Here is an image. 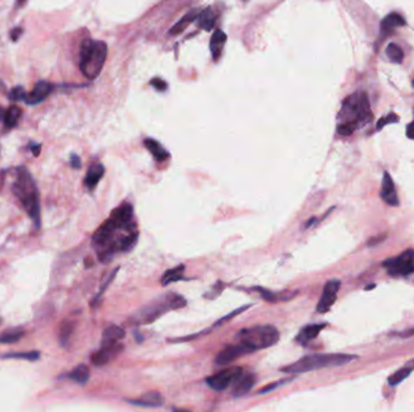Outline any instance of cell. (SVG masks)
Returning <instances> with one entry per match:
<instances>
[{
  "label": "cell",
  "instance_id": "d6986e66",
  "mask_svg": "<svg viewBox=\"0 0 414 412\" xmlns=\"http://www.w3.org/2000/svg\"><path fill=\"white\" fill-rule=\"evenodd\" d=\"M104 175V166L102 163H95L89 168L86 177H85V185L92 190Z\"/></svg>",
  "mask_w": 414,
  "mask_h": 412
},
{
  "label": "cell",
  "instance_id": "d6a6232c",
  "mask_svg": "<svg viewBox=\"0 0 414 412\" xmlns=\"http://www.w3.org/2000/svg\"><path fill=\"white\" fill-rule=\"evenodd\" d=\"M399 121H400V119L396 114H389V115H386V116H383L382 119L378 121V123H377V131L383 130V127H385L386 125L399 122Z\"/></svg>",
  "mask_w": 414,
  "mask_h": 412
},
{
  "label": "cell",
  "instance_id": "1f68e13d",
  "mask_svg": "<svg viewBox=\"0 0 414 412\" xmlns=\"http://www.w3.org/2000/svg\"><path fill=\"white\" fill-rule=\"evenodd\" d=\"M26 96H27V92L22 86L13 87V89L9 92V99L15 100V102H18V100H25Z\"/></svg>",
  "mask_w": 414,
  "mask_h": 412
},
{
  "label": "cell",
  "instance_id": "52a82bcc",
  "mask_svg": "<svg viewBox=\"0 0 414 412\" xmlns=\"http://www.w3.org/2000/svg\"><path fill=\"white\" fill-rule=\"evenodd\" d=\"M383 266L388 270L390 276H409L414 272V249H408L396 258L386 260Z\"/></svg>",
  "mask_w": 414,
  "mask_h": 412
},
{
  "label": "cell",
  "instance_id": "603a6c76",
  "mask_svg": "<svg viewBox=\"0 0 414 412\" xmlns=\"http://www.w3.org/2000/svg\"><path fill=\"white\" fill-rule=\"evenodd\" d=\"M413 370H414V359L408 361V363H406L405 365L401 367V369L395 371V373H393L391 376L388 378L389 384L391 387L399 386V384L401 383L403 380H406V378L409 376L410 373H412Z\"/></svg>",
  "mask_w": 414,
  "mask_h": 412
},
{
  "label": "cell",
  "instance_id": "8d00e7d4",
  "mask_svg": "<svg viewBox=\"0 0 414 412\" xmlns=\"http://www.w3.org/2000/svg\"><path fill=\"white\" fill-rule=\"evenodd\" d=\"M70 166H72L74 170H79L81 167V160L77 154L70 155Z\"/></svg>",
  "mask_w": 414,
  "mask_h": 412
},
{
  "label": "cell",
  "instance_id": "74e56055",
  "mask_svg": "<svg viewBox=\"0 0 414 412\" xmlns=\"http://www.w3.org/2000/svg\"><path fill=\"white\" fill-rule=\"evenodd\" d=\"M23 30L22 28H13L11 30V33H10V38H11L12 42H17V40L20 39V36L22 35Z\"/></svg>",
  "mask_w": 414,
  "mask_h": 412
},
{
  "label": "cell",
  "instance_id": "484cf974",
  "mask_svg": "<svg viewBox=\"0 0 414 412\" xmlns=\"http://www.w3.org/2000/svg\"><path fill=\"white\" fill-rule=\"evenodd\" d=\"M26 332L21 327H13V329H8L0 335V343H15L25 336Z\"/></svg>",
  "mask_w": 414,
  "mask_h": 412
},
{
  "label": "cell",
  "instance_id": "8fae6325",
  "mask_svg": "<svg viewBox=\"0 0 414 412\" xmlns=\"http://www.w3.org/2000/svg\"><path fill=\"white\" fill-rule=\"evenodd\" d=\"M123 344L120 342L111 344H102V348L91 356V361L95 366H103L114 359L123 351Z\"/></svg>",
  "mask_w": 414,
  "mask_h": 412
},
{
  "label": "cell",
  "instance_id": "5bb4252c",
  "mask_svg": "<svg viewBox=\"0 0 414 412\" xmlns=\"http://www.w3.org/2000/svg\"><path fill=\"white\" fill-rule=\"evenodd\" d=\"M381 196L383 201H384L385 203H388L389 205H392V207L399 205V197L395 190V184H393L391 175H390L388 172H385L384 175H383Z\"/></svg>",
  "mask_w": 414,
  "mask_h": 412
},
{
  "label": "cell",
  "instance_id": "e575fe53",
  "mask_svg": "<svg viewBox=\"0 0 414 412\" xmlns=\"http://www.w3.org/2000/svg\"><path fill=\"white\" fill-rule=\"evenodd\" d=\"M250 306H251V305H247V306H242V307H240V308H239V310H235V311H233V312H232V313H229V315H228V316H225V317H224V318H222V319H220V320H219V322H217V323L215 324V325H220V324H223L224 322H228V320H230V319H232V318H233V317H235V315H239V313H241V312H242V311H245V310H247V308H249V307H250Z\"/></svg>",
  "mask_w": 414,
  "mask_h": 412
},
{
  "label": "cell",
  "instance_id": "ab89813d",
  "mask_svg": "<svg viewBox=\"0 0 414 412\" xmlns=\"http://www.w3.org/2000/svg\"><path fill=\"white\" fill-rule=\"evenodd\" d=\"M30 150H32V153L34 156H39L40 155V150H42V145L40 144H30Z\"/></svg>",
  "mask_w": 414,
  "mask_h": 412
},
{
  "label": "cell",
  "instance_id": "5b68a950",
  "mask_svg": "<svg viewBox=\"0 0 414 412\" xmlns=\"http://www.w3.org/2000/svg\"><path fill=\"white\" fill-rule=\"evenodd\" d=\"M186 305V300L183 296L175 293H168L160 298L155 299L154 301L149 302L143 308H141L137 313L131 317V322L142 325L157 320L159 317L165 315L170 311L183 308Z\"/></svg>",
  "mask_w": 414,
  "mask_h": 412
},
{
  "label": "cell",
  "instance_id": "7c38bea8",
  "mask_svg": "<svg viewBox=\"0 0 414 412\" xmlns=\"http://www.w3.org/2000/svg\"><path fill=\"white\" fill-rule=\"evenodd\" d=\"M51 91H52V85H51L50 83H47V81H39V83L35 85V87H34L29 93H27V96L25 98V103L28 104V106H36V104H40L49 97Z\"/></svg>",
  "mask_w": 414,
  "mask_h": 412
},
{
  "label": "cell",
  "instance_id": "8992f818",
  "mask_svg": "<svg viewBox=\"0 0 414 412\" xmlns=\"http://www.w3.org/2000/svg\"><path fill=\"white\" fill-rule=\"evenodd\" d=\"M240 342L246 344L254 352L258 349L269 348L280 339L279 330L273 325H256L242 329L237 334Z\"/></svg>",
  "mask_w": 414,
  "mask_h": 412
},
{
  "label": "cell",
  "instance_id": "d590c367",
  "mask_svg": "<svg viewBox=\"0 0 414 412\" xmlns=\"http://www.w3.org/2000/svg\"><path fill=\"white\" fill-rule=\"evenodd\" d=\"M152 85L155 87V89H157L158 91H165L166 89H167V84L165 83V81H162L161 79H158V77H155L154 80L152 81Z\"/></svg>",
  "mask_w": 414,
  "mask_h": 412
},
{
  "label": "cell",
  "instance_id": "83f0119b",
  "mask_svg": "<svg viewBox=\"0 0 414 412\" xmlns=\"http://www.w3.org/2000/svg\"><path fill=\"white\" fill-rule=\"evenodd\" d=\"M68 376H69L70 380H73L74 382L79 384H85L90 378V369L89 366L81 364V365L77 366L72 373L68 375Z\"/></svg>",
  "mask_w": 414,
  "mask_h": 412
},
{
  "label": "cell",
  "instance_id": "e0dca14e",
  "mask_svg": "<svg viewBox=\"0 0 414 412\" xmlns=\"http://www.w3.org/2000/svg\"><path fill=\"white\" fill-rule=\"evenodd\" d=\"M326 326L325 323L321 324H309V325L304 326L303 329L298 333L297 335V342H299L302 344H305L310 341H313L314 339H316L318 334L321 333V330H324Z\"/></svg>",
  "mask_w": 414,
  "mask_h": 412
},
{
  "label": "cell",
  "instance_id": "f1b7e54d",
  "mask_svg": "<svg viewBox=\"0 0 414 412\" xmlns=\"http://www.w3.org/2000/svg\"><path fill=\"white\" fill-rule=\"evenodd\" d=\"M386 56L388 58L391 60L392 63H402L403 57H405V53H403L402 49L396 44H389L388 47H386Z\"/></svg>",
  "mask_w": 414,
  "mask_h": 412
},
{
  "label": "cell",
  "instance_id": "6da1fadb",
  "mask_svg": "<svg viewBox=\"0 0 414 412\" xmlns=\"http://www.w3.org/2000/svg\"><path fill=\"white\" fill-rule=\"evenodd\" d=\"M372 117L367 93L357 91L343 100L337 115V132L341 136H351L356 130L371 122Z\"/></svg>",
  "mask_w": 414,
  "mask_h": 412
},
{
  "label": "cell",
  "instance_id": "7402d4cb",
  "mask_svg": "<svg viewBox=\"0 0 414 412\" xmlns=\"http://www.w3.org/2000/svg\"><path fill=\"white\" fill-rule=\"evenodd\" d=\"M144 145H145V148L150 151L152 155L155 157V160L157 161L162 162V161H166L170 157L168 151L166 150L165 148L162 147L160 143H159V141L152 139V138H147V139L144 140Z\"/></svg>",
  "mask_w": 414,
  "mask_h": 412
},
{
  "label": "cell",
  "instance_id": "cb8c5ba5",
  "mask_svg": "<svg viewBox=\"0 0 414 412\" xmlns=\"http://www.w3.org/2000/svg\"><path fill=\"white\" fill-rule=\"evenodd\" d=\"M198 15H199L198 10H192L191 12H188L186 15L183 16V17L179 19V21L176 23L174 27H172L171 30H170V34L177 35V34H179V33L184 32L186 27H188L189 25H192L194 21H196Z\"/></svg>",
  "mask_w": 414,
  "mask_h": 412
},
{
  "label": "cell",
  "instance_id": "30bf717a",
  "mask_svg": "<svg viewBox=\"0 0 414 412\" xmlns=\"http://www.w3.org/2000/svg\"><path fill=\"white\" fill-rule=\"evenodd\" d=\"M339 288H341V282L337 281V279H333V281L326 283L324 292H322L321 299L316 307L318 313H326L331 310V307L333 306L335 300H337V294L339 292Z\"/></svg>",
  "mask_w": 414,
  "mask_h": 412
},
{
  "label": "cell",
  "instance_id": "f35d334b",
  "mask_svg": "<svg viewBox=\"0 0 414 412\" xmlns=\"http://www.w3.org/2000/svg\"><path fill=\"white\" fill-rule=\"evenodd\" d=\"M406 134H407V137L409 138V139H414V121H412V122H410L408 126H407Z\"/></svg>",
  "mask_w": 414,
  "mask_h": 412
},
{
  "label": "cell",
  "instance_id": "9c48e42d",
  "mask_svg": "<svg viewBox=\"0 0 414 412\" xmlns=\"http://www.w3.org/2000/svg\"><path fill=\"white\" fill-rule=\"evenodd\" d=\"M247 353H252V351H251L246 344L241 342L237 344H229V346L224 347V348L217 354L215 361L217 365H227V364L233 363V361L236 360L237 358H240L241 356Z\"/></svg>",
  "mask_w": 414,
  "mask_h": 412
},
{
  "label": "cell",
  "instance_id": "836d02e7",
  "mask_svg": "<svg viewBox=\"0 0 414 412\" xmlns=\"http://www.w3.org/2000/svg\"><path fill=\"white\" fill-rule=\"evenodd\" d=\"M293 380V377H290V378H284V380H280V381H276V382H273L270 383L269 386L262 388V389L259 390V394H266L268 392H271L274 389H276V388H279L281 386H284V384H286L287 382H291V381Z\"/></svg>",
  "mask_w": 414,
  "mask_h": 412
},
{
  "label": "cell",
  "instance_id": "2e32d148",
  "mask_svg": "<svg viewBox=\"0 0 414 412\" xmlns=\"http://www.w3.org/2000/svg\"><path fill=\"white\" fill-rule=\"evenodd\" d=\"M132 405H138L143 407H159L164 405V397L159 392H149L145 393L141 399L127 400Z\"/></svg>",
  "mask_w": 414,
  "mask_h": 412
},
{
  "label": "cell",
  "instance_id": "ba28073f",
  "mask_svg": "<svg viewBox=\"0 0 414 412\" xmlns=\"http://www.w3.org/2000/svg\"><path fill=\"white\" fill-rule=\"evenodd\" d=\"M243 373L242 367L233 366L228 369L219 371L213 376H210L206 380V383L209 387H211L215 390H224L227 389L230 384H233L236 381V378Z\"/></svg>",
  "mask_w": 414,
  "mask_h": 412
},
{
  "label": "cell",
  "instance_id": "4dcf8cb0",
  "mask_svg": "<svg viewBox=\"0 0 414 412\" xmlns=\"http://www.w3.org/2000/svg\"><path fill=\"white\" fill-rule=\"evenodd\" d=\"M73 323L72 322H66L62 323V325H61V329H60V342L62 346H66V343L68 342V340H69L70 335H72V332H73Z\"/></svg>",
  "mask_w": 414,
  "mask_h": 412
},
{
  "label": "cell",
  "instance_id": "ffe728a7",
  "mask_svg": "<svg viewBox=\"0 0 414 412\" xmlns=\"http://www.w3.org/2000/svg\"><path fill=\"white\" fill-rule=\"evenodd\" d=\"M125 337V330L124 327L119 325H110L108 326L103 332V336H102V344H111L120 342Z\"/></svg>",
  "mask_w": 414,
  "mask_h": 412
},
{
  "label": "cell",
  "instance_id": "4316f807",
  "mask_svg": "<svg viewBox=\"0 0 414 412\" xmlns=\"http://www.w3.org/2000/svg\"><path fill=\"white\" fill-rule=\"evenodd\" d=\"M184 270L185 269L183 265H179V266H177V267L168 270V271L165 272V275L162 276L161 284L166 286V285L171 284V283L181 281V279H183V273H184Z\"/></svg>",
  "mask_w": 414,
  "mask_h": 412
},
{
  "label": "cell",
  "instance_id": "277c9868",
  "mask_svg": "<svg viewBox=\"0 0 414 412\" xmlns=\"http://www.w3.org/2000/svg\"><path fill=\"white\" fill-rule=\"evenodd\" d=\"M108 55L107 44L86 39L80 46V70L85 77L93 80L103 69Z\"/></svg>",
  "mask_w": 414,
  "mask_h": 412
},
{
  "label": "cell",
  "instance_id": "f546056e",
  "mask_svg": "<svg viewBox=\"0 0 414 412\" xmlns=\"http://www.w3.org/2000/svg\"><path fill=\"white\" fill-rule=\"evenodd\" d=\"M2 358L3 359H25L29 361H35L40 358V352H38V351H30V352L6 353Z\"/></svg>",
  "mask_w": 414,
  "mask_h": 412
},
{
  "label": "cell",
  "instance_id": "44dd1931",
  "mask_svg": "<svg viewBox=\"0 0 414 412\" xmlns=\"http://www.w3.org/2000/svg\"><path fill=\"white\" fill-rule=\"evenodd\" d=\"M217 13L213 11L212 8H207L202 11L199 12L198 17H196V23L200 28L205 30H211L216 25Z\"/></svg>",
  "mask_w": 414,
  "mask_h": 412
},
{
  "label": "cell",
  "instance_id": "d4e9b609",
  "mask_svg": "<svg viewBox=\"0 0 414 412\" xmlns=\"http://www.w3.org/2000/svg\"><path fill=\"white\" fill-rule=\"evenodd\" d=\"M21 116H22V109L20 107L11 106L9 109H6L4 120H3L5 128L11 130V128L15 127Z\"/></svg>",
  "mask_w": 414,
  "mask_h": 412
},
{
  "label": "cell",
  "instance_id": "4fadbf2b",
  "mask_svg": "<svg viewBox=\"0 0 414 412\" xmlns=\"http://www.w3.org/2000/svg\"><path fill=\"white\" fill-rule=\"evenodd\" d=\"M403 26H406V21L400 13L398 12L389 13L386 17L383 18V21L381 23V42H383L386 36L392 34L393 30L398 29L399 27Z\"/></svg>",
  "mask_w": 414,
  "mask_h": 412
},
{
  "label": "cell",
  "instance_id": "7a4b0ae2",
  "mask_svg": "<svg viewBox=\"0 0 414 412\" xmlns=\"http://www.w3.org/2000/svg\"><path fill=\"white\" fill-rule=\"evenodd\" d=\"M13 195L21 201L27 214L35 222L36 228H40V205L38 189L34 183L32 175L26 167L17 168L16 180L12 184Z\"/></svg>",
  "mask_w": 414,
  "mask_h": 412
},
{
  "label": "cell",
  "instance_id": "9a60e30c",
  "mask_svg": "<svg viewBox=\"0 0 414 412\" xmlns=\"http://www.w3.org/2000/svg\"><path fill=\"white\" fill-rule=\"evenodd\" d=\"M254 383H256V377H254L252 374L242 373L236 378L235 382L233 383V389H232L233 397L240 398L246 395L251 389H252Z\"/></svg>",
  "mask_w": 414,
  "mask_h": 412
},
{
  "label": "cell",
  "instance_id": "60d3db41",
  "mask_svg": "<svg viewBox=\"0 0 414 412\" xmlns=\"http://www.w3.org/2000/svg\"><path fill=\"white\" fill-rule=\"evenodd\" d=\"M4 180H5V172H0V190H2Z\"/></svg>",
  "mask_w": 414,
  "mask_h": 412
},
{
  "label": "cell",
  "instance_id": "ac0fdd59",
  "mask_svg": "<svg viewBox=\"0 0 414 412\" xmlns=\"http://www.w3.org/2000/svg\"><path fill=\"white\" fill-rule=\"evenodd\" d=\"M225 43H227V34L223 32V30L217 29L216 32L213 33L211 42H210V49H211L212 57L216 62L220 58V56H222L223 47L225 45Z\"/></svg>",
  "mask_w": 414,
  "mask_h": 412
},
{
  "label": "cell",
  "instance_id": "3957f363",
  "mask_svg": "<svg viewBox=\"0 0 414 412\" xmlns=\"http://www.w3.org/2000/svg\"><path fill=\"white\" fill-rule=\"evenodd\" d=\"M356 359H357V357L352 356V354H311V356L300 358L296 363L290 364L288 366L281 369V371L285 374L299 375L309 373V371L326 369V367L342 366Z\"/></svg>",
  "mask_w": 414,
  "mask_h": 412
}]
</instances>
